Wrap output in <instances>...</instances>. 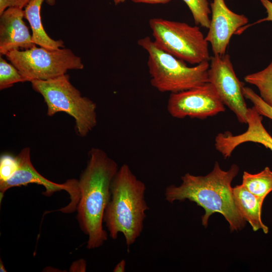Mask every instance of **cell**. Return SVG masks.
<instances>
[{
    "label": "cell",
    "mask_w": 272,
    "mask_h": 272,
    "mask_svg": "<svg viewBox=\"0 0 272 272\" xmlns=\"http://www.w3.org/2000/svg\"><path fill=\"white\" fill-rule=\"evenodd\" d=\"M239 168L233 164L229 169H222L216 162L213 169L205 176H195L189 173L181 177L179 186L170 185L165 190V199L173 203L188 199L205 210L201 223L206 228L212 214H222L229 224L230 231L242 230L246 221L241 216L234 201L231 182Z\"/></svg>",
    "instance_id": "cell-1"
},
{
    "label": "cell",
    "mask_w": 272,
    "mask_h": 272,
    "mask_svg": "<svg viewBox=\"0 0 272 272\" xmlns=\"http://www.w3.org/2000/svg\"><path fill=\"white\" fill-rule=\"evenodd\" d=\"M119 167L117 163L100 148H92L86 168L78 180L80 193L77 206L80 227L88 237L87 248L102 246L108 234L103 227V216L110 198L111 181Z\"/></svg>",
    "instance_id": "cell-2"
},
{
    "label": "cell",
    "mask_w": 272,
    "mask_h": 272,
    "mask_svg": "<svg viewBox=\"0 0 272 272\" xmlns=\"http://www.w3.org/2000/svg\"><path fill=\"white\" fill-rule=\"evenodd\" d=\"M146 190L145 183L125 164L118 168L110 184L103 222L112 239H116L119 233L123 234L128 251L144 229L146 212L149 209L145 199Z\"/></svg>",
    "instance_id": "cell-3"
},
{
    "label": "cell",
    "mask_w": 272,
    "mask_h": 272,
    "mask_svg": "<svg viewBox=\"0 0 272 272\" xmlns=\"http://www.w3.org/2000/svg\"><path fill=\"white\" fill-rule=\"evenodd\" d=\"M138 44L148 53L151 84L159 92L178 93L209 82V61L188 66L158 47L149 36L140 39Z\"/></svg>",
    "instance_id": "cell-4"
},
{
    "label": "cell",
    "mask_w": 272,
    "mask_h": 272,
    "mask_svg": "<svg viewBox=\"0 0 272 272\" xmlns=\"http://www.w3.org/2000/svg\"><path fill=\"white\" fill-rule=\"evenodd\" d=\"M31 83L33 90L43 97L48 116L60 112L68 114L74 118L76 132L81 137H86L96 126V104L82 95L71 83L67 74Z\"/></svg>",
    "instance_id": "cell-5"
},
{
    "label": "cell",
    "mask_w": 272,
    "mask_h": 272,
    "mask_svg": "<svg viewBox=\"0 0 272 272\" xmlns=\"http://www.w3.org/2000/svg\"><path fill=\"white\" fill-rule=\"evenodd\" d=\"M149 26L156 45L191 64L210 61L209 43L197 26L162 18H152Z\"/></svg>",
    "instance_id": "cell-6"
},
{
    "label": "cell",
    "mask_w": 272,
    "mask_h": 272,
    "mask_svg": "<svg viewBox=\"0 0 272 272\" xmlns=\"http://www.w3.org/2000/svg\"><path fill=\"white\" fill-rule=\"evenodd\" d=\"M5 55L25 82L47 80L64 75L69 70L84 68L81 58L64 47L49 49L35 45L28 49L14 50Z\"/></svg>",
    "instance_id": "cell-7"
},
{
    "label": "cell",
    "mask_w": 272,
    "mask_h": 272,
    "mask_svg": "<svg viewBox=\"0 0 272 272\" xmlns=\"http://www.w3.org/2000/svg\"><path fill=\"white\" fill-rule=\"evenodd\" d=\"M208 80L221 101L236 115L241 123L246 124L248 108L242 89L244 84L237 77L228 54L212 56Z\"/></svg>",
    "instance_id": "cell-8"
},
{
    "label": "cell",
    "mask_w": 272,
    "mask_h": 272,
    "mask_svg": "<svg viewBox=\"0 0 272 272\" xmlns=\"http://www.w3.org/2000/svg\"><path fill=\"white\" fill-rule=\"evenodd\" d=\"M167 109L171 116L205 119L225 111V105L210 83L183 91L171 93Z\"/></svg>",
    "instance_id": "cell-9"
},
{
    "label": "cell",
    "mask_w": 272,
    "mask_h": 272,
    "mask_svg": "<svg viewBox=\"0 0 272 272\" xmlns=\"http://www.w3.org/2000/svg\"><path fill=\"white\" fill-rule=\"evenodd\" d=\"M18 161V168L14 175L7 181L0 182V201L5 192L14 187L25 186L29 183L42 185L45 189L43 194L51 195L54 192L61 190L67 191L70 195L71 202L62 211L71 212L77 209L80 193L78 180L69 179L65 182L59 184L46 179L36 171L33 167L30 157V149L23 148L16 156Z\"/></svg>",
    "instance_id": "cell-10"
},
{
    "label": "cell",
    "mask_w": 272,
    "mask_h": 272,
    "mask_svg": "<svg viewBox=\"0 0 272 272\" xmlns=\"http://www.w3.org/2000/svg\"><path fill=\"white\" fill-rule=\"evenodd\" d=\"M211 10L212 17L205 38L211 44L213 55H223L232 35L245 27L248 19L244 15L232 11L224 0H213Z\"/></svg>",
    "instance_id": "cell-11"
},
{
    "label": "cell",
    "mask_w": 272,
    "mask_h": 272,
    "mask_svg": "<svg viewBox=\"0 0 272 272\" xmlns=\"http://www.w3.org/2000/svg\"><path fill=\"white\" fill-rule=\"evenodd\" d=\"M262 119L254 106L248 108L247 130L237 135L230 131L219 133L215 139L216 149L225 159L229 158L237 147L247 142L260 144L272 151V136L264 127Z\"/></svg>",
    "instance_id": "cell-12"
},
{
    "label": "cell",
    "mask_w": 272,
    "mask_h": 272,
    "mask_svg": "<svg viewBox=\"0 0 272 272\" xmlns=\"http://www.w3.org/2000/svg\"><path fill=\"white\" fill-rule=\"evenodd\" d=\"M24 10L10 7L0 15V54L30 49L36 45L23 21Z\"/></svg>",
    "instance_id": "cell-13"
},
{
    "label": "cell",
    "mask_w": 272,
    "mask_h": 272,
    "mask_svg": "<svg viewBox=\"0 0 272 272\" xmlns=\"http://www.w3.org/2000/svg\"><path fill=\"white\" fill-rule=\"evenodd\" d=\"M233 193L236 206L242 218L251 225L254 231L262 230L265 234L268 228L261 219L263 201L249 192L242 184L233 188Z\"/></svg>",
    "instance_id": "cell-14"
},
{
    "label": "cell",
    "mask_w": 272,
    "mask_h": 272,
    "mask_svg": "<svg viewBox=\"0 0 272 272\" xmlns=\"http://www.w3.org/2000/svg\"><path fill=\"white\" fill-rule=\"evenodd\" d=\"M44 1L50 6L54 5L55 3V0H32L24 10V18L30 25L33 41L36 45L49 49L63 48V41L52 39L43 28L40 12Z\"/></svg>",
    "instance_id": "cell-15"
},
{
    "label": "cell",
    "mask_w": 272,
    "mask_h": 272,
    "mask_svg": "<svg viewBox=\"0 0 272 272\" xmlns=\"http://www.w3.org/2000/svg\"><path fill=\"white\" fill-rule=\"evenodd\" d=\"M241 184L263 201L272 191V170L268 167H265L255 174L244 171Z\"/></svg>",
    "instance_id": "cell-16"
},
{
    "label": "cell",
    "mask_w": 272,
    "mask_h": 272,
    "mask_svg": "<svg viewBox=\"0 0 272 272\" xmlns=\"http://www.w3.org/2000/svg\"><path fill=\"white\" fill-rule=\"evenodd\" d=\"M244 80L255 86L259 91L260 98L272 107V60L264 69L247 75Z\"/></svg>",
    "instance_id": "cell-17"
},
{
    "label": "cell",
    "mask_w": 272,
    "mask_h": 272,
    "mask_svg": "<svg viewBox=\"0 0 272 272\" xmlns=\"http://www.w3.org/2000/svg\"><path fill=\"white\" fill-rule=\"evenodd\" d=\"M190 10L196 25L209 28L211 10L208 0H183Z\"/></svg>",
    "instance_id": "cell-18"
},
{
    "label": "cell",
    "mask_w": 272,
    "mask_h": 272,
    "mask_svg": "<svg viewBox=\"0 0 272 272\" xmlns=\"http://www.w3.org/2000/svg\"><path fill=\"white\" fill-rule=\"evenodd\" d=\"M25 80L17 69L0 57V90L11 87L15 84Z\"/></svg>",
    "instance_id": "cell-19"
},
{
    "label": "cell",
    "mask_w": 272,
    "mask_h": 272,
    "mask_svg": "<svg viewBox=\"0 0 272 272\" xmlns=\"http://www.w3.org/2000/svg\"><path fill=\"white\" fill-rule=\"evenodd\" d=\"M242 92L244 98L251 101L260 115L272 120V107L264 102L259 95L251 88L245 86L243 87Z\"/></svg>",
    "instance_id": "cell-20"
},
{
    "label": "cell",
    "mask_w": 272,
    "mask_h": 272,
    "mask_svg": "<svg viewBox=\"0 0 272 272\" xmlns=\"http://www.w3.org/2000/svg\"><path fill=\"white\" fill-rule=\"evenodd\" d=\"M18 168L16 156L4 154L0 158V182L7 181L15 173Z\"/></svg>",
    "instance_id": "cell-21"
},
{
    "label": "cell",
    "mask_w": 272,
    "mask_h": 272,
    "mask_svg": "<svg viewBox=\"0 0 272 272\" xmlns=\"http://www.w3.org/2000/svg\"><path fill=\"white\" fill-rule=\"evenodd\" d=\"M32 0H0V15L7 9L15 7L23 9L29 4Z\"/></svg>",
    "instance_id": "cell-22"
},
{
    "label": "cell",
    "mask_w": 272,
    "mask_h": 272,
    "mask_svg": "<svg viewBox=\"0 0 272 272\" xmlns=\"http://www.w3.org/2000/svg\"><path fill=\"white\" fill-rule=\"evenodd\" d=\"M260 1L266 10L267 16L265 18L259 20L252 25L264 22L265 21L272 22V2L269 0H260Z\"/></svg>",
    "instance_id": "cell-23"
},
{
    "label": "cell",
    "mask_w": 272,
    "mask_h": 272,
    "mask_svg": "<svg viewBox=\"0 0 272 272\" xmlns=\"http://www.w3.org/2000/svg\"><path fill=\"white\" fill-rule=\"evenodd\" d=\"M86 269V262L85 260L81 259L74 262L71 266V271H85Z\"/></svg>",
    "instance_id": "cell-24"
},
{
    "label": "cell",
    "mask_w": 272,
    "mask_h": 272,
    "mask_svg": "<svg viewBox=\"0 0 272 272\" xmlns=\"http://www.w3.org/2000/svg\"><path fill=\"white\" fill-rule=\"evenodd\" d=\"M134 3H146L150 4H166L171 0H131Z\"/></svg>",
    "instance_id": "cell-25"
},
{
    "label": "cell",
    "mask_w": 272,
    "mask_h": 272,
    "mask_svg": "<svg viewBox=\"0 0 272 272\" xmlns=\"http://www.w3.org/2000/svg\"><path fill=\"white\" fill-rule=\"evenodd\" d=\"M126 266V261L124 259H122L114 266L113 271L114 272H124Z\"/></svg>",
    "instance_id": "cell-26"
},
{
    "label": "cell",
    "mask_w": 272,
    "mask_h": 272,
    "mask_svg": "<svg viewBox=\"0 0 272 272\" xmlns=\"http://www.w3.org/2000/svg\"><path fill=\"white\" fill-rule=\"evenodd\" d=\"M0 271L1 272H6L7 270L4 266V263L2 261L1 259H0Z\"/></svg>",
    "instance_id": "cell-27"
},
{
    "label": "cell",
    "mask_w": 272,
    "mask_h": 272,
    "mask_svg": "<svg viewBox=\"0 0 272 272\" xmlns=\"http://www.w3.org/2000/svg\"><path fill=\"white\" fill-rule=\"evenodd\" d=\"M112 1L115 5H118L119 4L124 2L125 0H112Z\"/></svg>",
    "instance_id": "cell-28"
}]
</instances>
